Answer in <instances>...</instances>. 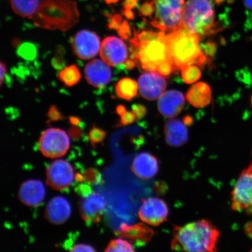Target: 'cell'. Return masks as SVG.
<instances>
[{
    "label": "cell",
    "instance_id": "obj_19",
    "mask_svg": "<svg viewBox=\"0 0 252 252\" xmlns=\"http://www.w3.org/2000/svg\"><path fill=\"white\" fill-rule=\"evenodd\" d=\"M71 213V206L68 201L64 197L56 196L47 204L45 218L53 224H62L69 219Z\"/></svg>",
    "mask_w": 252,
    "mask_h": 252
},
{
    "label": "cell",
    "instance_id": "obj_53",
    "mask_svg": "<svg viewBox=\"0 0 252 252\" xmlns=\"http://www.w3.org/2000/svg\"><path fill=\"white\" fill-rule=\"evenodd\" d=\"M106 4L109 5L115 4V3H117L119 2V0H105Z\"/></svg>",
    "mask_w": 252,
    "mask_h": 252
},
{
    "label": "cell",
    "instance_id": "obj_9",
    "mask_svg": "<svg viewBox=\"0 0 252 252\" xmlns=\"http://www.w3.org/2000/svg\"><path fill=\"white\" fill-rule=\"evenodd\" d=\"M71 45L74 54L84 61L95 57L101 47L98 35L88 30L79 31L72 39Z\"/></svg>",
    "mask_w": 252,
    "mask_h": 252
},
{
    "label": "cell",
    "instance_id": "obj_12",
    "mask_svg": "<svg viewBox=\"0 0 252 252\" xmlns=\"http://www.w3.org/2000/svg\"><path fill=\"white\" fill-rule=\"evenodd\" d=\"M100 56L102 61L110 66H116L126 62L128 56L127 46L122 39L109 36L103 40Z\"/></svg>",
    "mask_w": 252,
    "mask_h": 252
},
{
    "label": "cell",
    "instance_id": "obj_50",
    "mask_svg": "<svg viewBox=\"0 0 252 252\" xmlns=\"http://www.w3.org/2000/svg\"><path fill=\"white\" fill-rule=\"evenodd\" d=\"M70 122L71 125L73 126H78L80 124V119L78 117H74V116H71V117H70Z\"/></svg>",
    "mask_w": 252,
    "mask_h": 252
},
{
    "label": "cell",
    "instance_id": "obj_21",
    "mask_svg": "<svg viewBox=\"0 0 252 252\" xmlns=\"http://www.w3.org/2000/svg\"><path fill=\"white\" fill-rule=\"evenodd\" d=\"M164 134L167 144L172 147H180L187 143L188 130L184 122L179 119H170L166 122Z\"/></svg>",
    "mask_w": 252,
    "mask_h": 252
},
{
    "label": "cell",
    "instance_id": "obj_38",
    "mask_svg": "<svg viewBox=\"0 0 252 252\" xmlns=\"http://www.w3.org/2000/svg\"><path fill=\"white\" fill-rule=\"evenodd\" d=\"M132 110L134 112L137 119L141 120L145 117L147 113V109L146 107L140 104H134L132 106Z\"/></svg>",
    "mask_w": 252,
    "mask_h": 252
},
{
    "label": "cell",
    "instance_id": "obj_52",
    "mask_svg": "<svg viewBox=\"0 0 252 252\" xmlns=\"http://www.w3.org/2000/svg\"><path fill=\"white\" fill-rule=\"evenodd\" d=\"M12 45L15 47L20 46L21 45L20 40L18 39H14L13 41H12Z\"/></svg>",
    "mask_w": 252,
    "mask_h": 252
},
{
    "label": "cell",
    "instance_id": "obj_13",
    "mask_svg": "<svg viewBox=\"0 0 252 252\" xmlns=\"http://www.w3.org/2000/svg\"><path fill=\"white\" fill-rule=\"evenodd\" d=\"M138 85L141 95L149 100L159 98L166 88L165 79L156 71L142 74L138 78Z\"/></svg>",
    "mask_w": 252,
    "mask_h": 252
},
{
    "label": "cell",
    "instance_id": "obj_54",
    "mask_svg": "<svg viewBox=\"0 0 252 252\" xmlns=\"http://www.w3.org/2000/svg\"><path fill=\"white\" fill-rule=\"evenodd\" d=\"M225 1V0H214L217 5L222 4Z\"/></svg>",
    "mask_w": 252,
    "mask_h": 252
},
{
    "label": "cell",
    "instance_id": "obj_8",
    "mask_svg": "<svg viewBox=\"0 0 252 252\" xmlns=\"http://www.w3.org/2000/svg\"><path fill=\"white\" fill-rule=\"evenodd\" d=\"M68 135L60 128H50L44 131L39 141V149L44 156L51 158L62 157L70 149Z\"/></svg>",
    "mask_w": 252,
    "mask_h": 252
},
{
    "label": "cell",
    "instance_id": "obj_17",
    "mask_svg": "<svg viewBox=\"0 0 252 252\" xmlns=\"http://www.w3.org/2000/svg\"><path fill=\"white\" fill-rule=\"evenodd\" d=\"M131 168L138 178L147 180L154 178L158 172V160L152 154L141 153L134 158Z\"/></svg>",
    "mask_w": 252,
    "mask_h": 252
},
{
    "label": "cell",
    "instance_id": "obj_56",
    "mask_svg": "<svg viewBox=\"0 0 252 252\" xmlns=\"http://www.w3.org/2000/svg\"></svg>",
    "mask_w": 252,
    "mask_h": 252
},
{
    "label": "cell",
    "instance_id": "obj_7",
    "mask_svg": "<svg viewBox=\"0 0 252 252\" xmlns=\"http://www.w3.org/2000/svg\"><path fill=\"white\" fill-rule=\"evenodd\" d=\"M232 209L252 214V163L244 170L231 193Z\"/></svg>",
    "mask_w": 252,
    "mask_h": 252
},
{
    "label": "cell",
    "instance_id": "obj_26",
    "mask_svg": "<svg viewBox=\"0 0 252 252\" xmlns=\"http://www.w3.org/2000/svg\"><path fill=\"white\" fill-rule=\"evenodd\" d=\"M182 77L185 83L191 84L201 77L200 69L196 65H186L182 68Z\"/></svg>",
    "mask_w": 252,
    "mask_h": 252
},
{
    "label": "cell",
    "instance_id": "obj_15",
    "mask_svg": "<svg viewBox=\"0 0 252 252\" xmlns=\"http://www.w3.org/2000/svg\"><path fill=\"white\" fill-rule=\"evenodd\" d=\"M105 62L94 59L88 63L84 69L88 84L96 88H102L110 83L112 71Z\"/></svg>",
    "mask_w": 252,
    "mask_h": 252
},
{
    "label": "cell",
    "instance_id": "obj_23",
    "mask_svg": "<svg viewBox=\"0 0 252 252\" xmlns=\"http://www.w3.org/2000/svg\"><path fill=\"white\" fill-rule=\"evenodd\" d=\"M40 0H10L15 13L22 17L31 19L38 8Z\"/></svg>",
    "mask_w": 252,
    "mask_h": 252
},
{
    "label": "cell",
    "instance_id": "obj_28",
    "mask_svg": "<svg viewBox=\"0 0 252 252\" xmlns=\"http://www.w3.org/2000/svg\"><path fill=\"white\" fill-rule=\"evenodd\" d=\"M105 252H134L133 246L127 241L122 239H113L110 242Z\"/></svg>",
    "mask_w": 252,
    "mask_h": 252
},
{
    "label": "cell",
    "instance_id": "obj_55",
    "mask_svg": "<svg viewBox=\"0 0 252 252\" xmlns=\"http://www.w3.org/2000/svg\"><path fill=\"white\" fill-rule=\"evenodd\" d=\"M251 105H252V95L251 96Z\"/></svg>",
    "mask_w": 252,
    "mask_h": 252
},
{
    "label": "cell",
    "instance_id": "obj_20",
    "mask_svg": "<svg viewBox=\"0 0 252 252\" xmlns=\"http://www.w3.org/2000/svg\"><path fill=\"white\" fill-rule=\"evenodd\" d=\"M154 234L153 229L141 223L133 225L123 223L116 232L121 237L128 239L140 246L149 243Z\"/></svg>",
    "mask_w": 252,
    "mask_h": 252
},
{
    "label": "cell",
    "instance_id": "obj_4",
    "mask_svg": "<svg viewBox=\"0 0 252 252\" xmlns=\"http://www.w3.org/2000/svg\"><path fill=\"white\" fill-rule=\"evenodd\" d=\"M30 20L39 28L65 32L78 23L80 12L76 1L72 0H40Z\"/></svg>",
    "mask_w": 252,
    "mask_h": 252
},
{
    "label": "cell",
    "instance_id": "obj_2",
    "mask_svg": "<svg viewBox=\"0 0 252 252\" xmlns=\"http://www.w3.org/2000/svg\"><path fill=\"white\" fill-rule=\"evenodd\" d=\"M220 232L209 220H202L174 226L171 247L186 252H215Z\"/></svg>",
    "mask_w": 252,
    "mask_h": 252
},
{
    "label": "cell",
    "instance_id": "obj_45",
    "mask_svg": "<svg viewBox=\"0 0 252 252\" xmlns=\"http://www.w3.org/2000/svg\"><path fill=\"white\" fill-rule=\"evenodd\" d=\"M122 13L128 20H134L135 18L134 12L132 11L131 9H124V10L122 11Z\"/></svg>",
    "mask_w": 252,
    "mask_h": 252
},
{
    "label": "cell",
    "instance_id": "obj_39",
    "mask_svg": "<svg viewBox=\"0 0 252 252\" xmlns=\"http://www.w3.org/2000/svg\"><path fill=\"white\" fill-rule=\"evenodd\" d=\"M70 252H95L93 247L90 245L84 244H77L72 247Z\"/></svg>",
    "mask_w": 252,
    "mask_h": 252
},
{
    "label": "cell",
    "instance_id": "obj_47",
    "mask_svg": "<svg viewBox=\"0 0 252 252\" xmlns=\"http://www.w3.org/2000/svg\"><path fill=\"white\" fill-rule=\"evenodd\" d=\"M116 111L118 115L122 116L123 115H124L126 112H127V110H126L125 106L119 105L117 106V108H116Z\"/></svg>",
    "mask_w": 252,
    "mask_h": 252
},
{
    "label": "cell",
    "instance_id": "obj_29",
    "mask_svg": "<svg viewBox=\"0 0 252 252\" xmlns=\"http://www.w3.org/2000/svg\"><path fill=\"white\" fill-rule=\"evenodd\" d=\"M106 135L105 131L94 125L89 132L88 137L93 146L94 147L96 144L102 143L105 139Z\"/></svg>",
    "mask_w": 252,
    "mask_h": 252
},
{
    "label": "cell",
    "instance_id": "obj_49",
    "mask_svg": "<svg viewBox=\"0 0 252 252\" xmlns=\"http://www.w3.org/2000/svg\"><path fill=\"white\" fill-rule=\"evenodd\" d=\"M184 123L186 126H191L193 123V119L190 116H186L184 118Z\"/></svg>",
    "mask_w": 252,
    "mask_h": 252
},
{
    "label": "cell",
    "instance_id": "obj_30",
    "mask_svg": "<svg viewBox=\"0 0 252 252\" xmlns=\"http://www.w3.org/2000/svg\"><path fill=\"white\" fill-rule=\"evenodd\" d=\"M84 178L88 184L94 185L99 184L101 180V176L97 170L91 168L84 173Z\"/></svg>",
    "mask_w": 252,
    "mask_h": 252
},
{
    "label": "cell",
    "instance_id": "obj_27",
    "mask_svg": "<svg viewBox=\"0 0 252 252\" xmlns=\"http://www.w3.org/2000/svg\"><path fill=\"white\" fill-rule=\"evenodd\" d=\"M17 54L27 61H32L36 58L37 50L32 43L25 42L18 46Z\"/></svg>",
    "mask_w": 252,
    "mask_h": 252
},
{
    "label": "cell",
    "instance_id": "obj_14",
    "mask_svg": "<svg viewBox=\"0 0 252 252\" xmlns=\"http://www.w3.org/2000/svg\"><path fill=\"white\" fill-rule=\"evenodd\" d=\"M106 207L105 198L96 192L82 199L80 211L82 218L87 222H99Z\"/></svg>",
    "mask_w": 252,
    "mask_h": 252
},
{
    "label": "cell",
    "instance_id": "obj_37",
    "mask_svg": "<svg viewBox=\"0 0 252 252\" xmlns=\"http://www.w3.org/2000/svg\"><path fill=\"white\" fill-rule=\"evenodd\" d=\"M136 116L133 112H126L124 115L121 116L119 126H127L133 124L136 120Z\"/></svg>",
    "mask_w": 252,
    "mask_h": 252
},
{
    "label": "cell",
    "instance_id": "obj_40",
    "mask_svg": "<svg viewBox=\"0 0 252 252\" xmlns=\"http://www.w3.org/2000/svg\"><path fill=\"white\" fill-rule=\"evenodd\" d=\"M75 190L76 191L77 193L84 197L89 196V195L92 193L89 186L84 184L79 185L78 187L75 189Z\"/></svg>",
    "mask_w": 252,
    "mask_h": 252
},
{
    "label": "cell",
    "instance_id": "obj_1",
    "mask_svg": "<svg viewBox=\"0 0 252 252\" xmlns=\"http://www.w3.org/2000/svg\"><path fill=\"white\" fill-rule=\"evenodd\" d=\"M130 42L131 58L142 70L156 72L158 65L169 61L166 34L162 31L157 33L152 31L137 32L134 30Z\"/></svg>",
    "mask_w": 252,
    "mask_h": 252
},
{
    "label": "cell",
    "instance_id": "obj_41",
    "mask_svg": "<svg viewBox=\"0 0 252 252\" xmlns=\"http://www.w3.org/2000/svg\"><path fill=\"white\" fill-rule=\"evenodd\" d=\"M52 64L56 70H61L62 68L64 67L65 62L61 56H56L52 59Z\"/></svg>",
    "mask_w": 252,
    "mask_h": 252
},
{
    "label": "cell",
    "instance_id": "obj_31",
    "mask_svg": "<svg viewBox=\"0 0 252 252\" xmlns=\"http://www.w3.org/2000/svg\"><path fill=\"white\" fill-rule=\"evenodd\" d=\"M200 48L209 58H213L217 53V45L216 42L212 41H207L205 43H201L200 45Z\"/></svg>",
    "mask_w": 252,
    "mask_h": 252
},
{
    "label": "cell",
    "instance_id": "obj_42",
    "mask_svg": "<svg viewBox=\"0 0 252 252\" xmlns=\"http://www.w3.org/2000/svg\"><path fill=\"white\" fill-rule=\"evenodd\" d=\"M139 0H125L123 3L124 9H133L136 7Z\"/></svg>",
    "mask_w": 252,
    "mask_h": 252
},
{
    "label": "cell",
    "instance_id": "obj_35",
    "mask_svg": "<svg viewBox=\"0 0 252 252\" xmlns=\"http://www.w3.org/2000/svg\"><path fill=\"white\" fill-rule=\"evenodd\" d=\"M117 31L119 35L124 39L127 40L131 36L130 25L127 21L123 22L121 27Z\"/></svg>",
    "mask_w": 252,
    "mask_h": 252
},
{
    "label": "cell",
    "instance_id": "obj_44",
    "mask_svg": "<svg viewBox=\"0 0 252 252\" xmlns=\"http://www.w3.org/2000/svg\"><path fill=\"white\" fill-rule=\"evenodd\" d=\"M125 65L126 70H132L135 68V65H136V63L131 59L126 60L125 62Z\"/></svg>",
    "mask_w": 252,
    "mask_h": 252
},
{
    "label": "cell",
    "instance_id": "obj_5",
    "mask_svg": "<svg viewBox=\"0 0 252 252\" xmlns=\"http://www.w3.org/2000/svg\"><path fill=\"white\" fill-rule=\"evenodd\" d=\"M216 14L210 0H188L183 14L182 27L201 37L223 29L216 24Z\"/></svg>",
    "mask_w": 252,
    "mask_h": 252
},
{
    "label": "cell",
    "instance_id": "obj_33",
    "mask_svg": "<svg viewBox=\"0 0 252 252\" xmlns=\"http://www.w3.org/2000/svg\"><path fill=\"white\" fill-rule=\"evenodd\" d=\"M155 12V6L152 1H147L141 6L139 9V13L143 17H151Z\"/></svg>",
    "mask_w": 252,
    "mask_h": 252
},
{
    "label": "cell",
    "instance_id": "obj_16",
    "mask_svg": "<svg viewBox=\"0 0 252 252\" xmlns=\"http://www.w3.org/2000/svg\"><path fill=\"white\" fill-rule=\"evenodd\" d=\"M185 104L184 94L180 91L171 90L163 93L159 97L158 107L163 116L172 118L182 112Z\"/></svg>",
    "mask_w": 252,
    "mask_h": 252
},
{
    "label": "cell",
    "instance_id": "obj_3",
    "mask_svg": "<svg viewBox=\"0 0 252 252\" xmlns=\"http://www.w3.org/2000/svg\"><path fill=\"white\" fill-rule=\"evenodd\" d=\"M201 38L183 27L166 34L169 61L174 72L188 65L203 67L210 61L200 48Z\"/></svg>",
    "mask_w": 252,
    "mask_h": 252
},
{
    "label": "cell",
    "instance_id": "obj_24",
    "mask_svg": "<svg viewBox=\"0 0 252 252\" xmlns=\"http://www.w3.org/2000/svg\"><path fill=\"white\" fill-rule=\"evenodd\" d=\"M138 85L130 78H124L116 85V92L121 98L130 100L137 96Z\"/></svg>",
    "mask_w": 252,
    "mask_h": 252
},
{
    "label": "cell",
    "instance_id": "obj_34",
    "mask_svg": "<svg viewBox=\"0 0 252 252\" xmlns=\"http://www.w3.org/2000/svg\"><path fill=\"white\" fill-rule=\"evenodd\" d=\"M109 18L108 28L110 30H118L123 23V18L121 14L108 15Z\"/></svg>",
    "mask_w": 252,
    "mask_h": 252
},
{
    "label": "cell",
    "instance_id": "obj_6",
    "mask_svg": "<svg viewBox=\"0 0 252 252\" xmlns=\"http://www.w3.org/2000/svg\"><path fill=\"white\" fill-rule=\"evenodd\" d=\"M155 6V17L151 22L154 27L168 32L182 27L185 0H153Z\"/></svg>",
    "mask_w": 252,
    "mask_h": 252
},
{
    "label": "cell",
    "instance_id": "obj_22",
    "mask_svg": "<svg viewBox=\"0 0 252 252\" xmlns=\"http://www.w3.org/2000/svg\"><path fill=\"white\" fill-rule=\"evenodd\" d=\"M188 101L195 108H204L212 100V90L206 83H198L193 85L187 94Z\"/></svg>",
    "mask_w": 252,
    "mask_h": 252
},
{
    "label": "cell",
    "instance_id": "obj_32",
    "mask_svg": "<svg viewBox=\"0 0 252 252\" xmlns=\"http://www.w3.org/2000/svg\"><path fill=\"white\" fill-rule=\"evenodd\" d=\"M156 72L163 77L168 78L172 72H174V70L171 63L169 61H166L157 66Z\"/></svg>",
    "mask_w": 252,
    "mask_h": 252
},
{
    "label": "cell",
    "instance_id": "obj_48",
    "mask_svg": "<svg viewBox=\"0 0 252 252\" xmlns=\"http://www.w3.org/2000/svg\"><path fill=\"white\" fill-rule=\"evenodd\" d=\"M75 126H74V127H72L70 129V133L72 135V136L76 137L80 134L81 130L80 128L75 127Z\"/></svg>",
    "mask_w": 252,
    "mask_h": 252
},
{
    "label": "cell",
    "instance_id": "obj_10",
    "mask_svg": "<svg viewBox=\"0 0 252 252\" xmlns=\"http://www.w3.org/2000/svg\"><path fill=\"white\" fill-rule=\"evenodd\" d=\"M47 184L55 190H62L68 188L74 179L72 166L66 160H55L47 169Z\"/></svg>",
    "mask_w": 252,
    "mask_h": 252
},
{
    "label": "cell",
    "instance_id": "obj_36",
    "mask_svg": "<svg viewBox=\"0 0 252 252\" xmlns=\"http://www.w3.org/2000/svg\"><path fill=\"white\" fill-rule=\"evenodd\" d=\"M47 116L49 118V121L51 122L61 121L64 118V116H63L62 113L55 105L50 106L48 112L47 113Z\"/></svg>",
    "mask_w": 252,
    "mask_h": 252
},
{
    "label": "cell",
    "instance_id": "obj_46",
    "mask_svg": "<svg viewBox=\"0 0 252 252\" xmlns=\"http://www.w3.org/2000/svg\"><path fill=\"white\" fill-rule=\"evenodd\" d=\"M245 232L249 237L252 239V222L247 223L245 226Z\"/></svg>",
    "mask_w": 252,
    "mask_h": 252
},
{
    "label": "cell",
    "instance_id": "obj_25",
    "mask_svg": "<svg viewBox=\"0 0 252 252\" xmlns=\"http://www.w3.org/2000/svg\"><path fill=\"white\" fill-rule=\"evenodd\" d=\"M59 78L65 86L72 87L80 82L81 74L80 70L76 65H71L63 68L60 72Z\"/></svg>",
    "mask_w": 252,
    "mask_h": 252
},
{
    "label": "cell",
    "instance_id": "obj_43",
    "mask_svg": "<svg viewBox=\"0 0 252 252\" xmlns=\"http://www.w3.org/2000/svg\"><path fill=\"white\" fill-rule=\"evenodd\" d=\"M0 67H1V78H0V85L2 86L3 83L5 80L6 72H7V67L4 63L1 62L0 64Z\"/></svg>",
    "mask_w": 252,
    "mask_h": 252
},
{
    "label": "cell",
    "instance_id": "obj_51",
    "mask_svg": "<svg viewBox=\"0 0 252 252\" xmlns=\"http://www.w3.org/2000/svg\"><path fill=\"white\" fill-rule=\"evenodd\" d=\"M244 4L247 8L252 11V0H244Z\"/></svg>",
    "mask_w": 252,
    "mask_h": 252
},
{
    "label": "cell",
    "instance_id": "obj_11",
    "mask_svg": "<svg viewBox=\"0 0 252 252\" xmlns=\"http://www.w3.org/2000/svg\"><path fill=\"white\" fill-rule=\"evenodd\" d=\"M168 214V207L165 201L155 197L143 200L138 212L140 219L152 226H158L166 221Z\"/></svg>",
    "mask_w": 252,
    "mask_h": 252
},
{
    "label": "cell",
    "instance_id": "obj_18",
    "mask_svg": "<svg viewBox=\"0 0 252 252\" xmlns=\"http://www.w3.org/2000/svg\"><path fill=\"white\" fill-rule=\"evenodd\" d=\"M45 194V189L42 182L30 180L22 184L18 196L21 202L27 206L36 207L42 203Z\"/></svg>",
    "mask_w": 252,
    "mask_h": 252
}]
</instances>
